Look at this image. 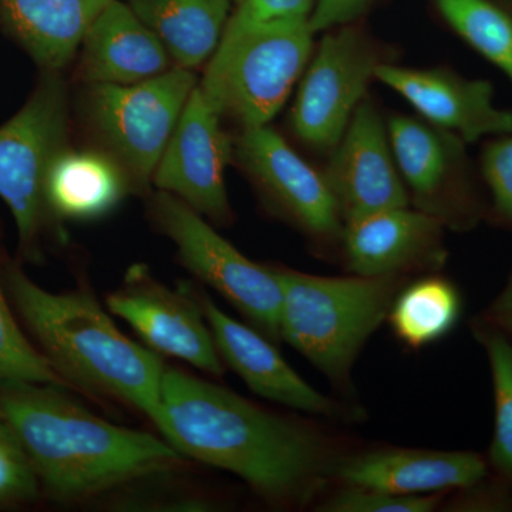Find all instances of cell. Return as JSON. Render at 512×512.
<instances>
[{"mask_svg":"<svg viewBox=\"0 0 512 512\" xmlns=\"http://www.w3.org/2000/svg\"><path fill=\"white\" fill-rule=\"evenodd\" d=\"M156 427L181 456L235 474L276 507L309 503L336 460L305 424L173 367H165Z\"/></svg>","mask_w":512,"mask_h":512,"instance_id":"cell-1","label":"cell"},{"mask_svg":"<svg viewBox=\"0 0 512 512\" xmlns=\"http://www.w3.org/2000/svg\"><path fill=\"white\" fill-rule=\"evenodd\" d=\"M0 413L18 434L43 490L59 503L109 494L184 464L167 440L101 419L60 384L0 380Z\"/></svg>","mask_w":512,"mask_h":512,"instance_id":"cell-2","label":"cell"},{"mask_svg":"<svg viewBox=\"0 0 512 512\" xmlns=\"http://www.w3.org/2000/svg\"><path fill=\"white\" fill-rule=\"evenodd\" d=\"M2 279L13 311L70 389L126 404L156 426L160 355L127 338L87 289L47 291L15 264L5 266Z\"/></svg>","mask_w":512,"mask_h":512,"instance_id":"cell-3","label":"cell"},{"mask_svg":"<svg viewBox=\"0 0 512 512\" xmlns=\"http://www.w3.org/2000/svg\"><path fill=\"white\" fill-rule=\"evenodd\" d=\"M274 271L282 289L281 340L333 382L349 384L360 350L389 316L402 276L328 278Z\"/></svg>","mask_w":512,"mask_h":512,"instance_id":"cell-4","label":"cell"},{"mask_svg":"<svg viewBox=\"0 0 512 512\" xmlns=\"http://www.w3.org/2000/svg\"><path fill=\"white\" fill-rule=\"evenodd\" d=\"M309 18L254 20L232 13L200 84L221 117L264 127L291 93L312 53Z\"/></svg>","mask_w":512,"mask_h":512,"instance_id":"cell-5","label":"cell"},{"mask_svg":"<svg viewBox=\"0 0 512 512\" xmlns=\"http://www.w3.org/2000/svg\"><path fill=\"white\" fill-rule=\"evenodd\" d=\"M158 231L173 241L181 264L227 299L269 339L281 340L282 289L272 266L255 264L183 201L158 191L150 201Z\"/></svg>","mask_w":512,"mask_h":512,"instance_id":"cell-6","label":"cell"},{"mask_svg":"<svg viewBox=\"0 0 512 512\" xmlns=\"http://www.w3.org/2000/svg\"><path fill=\"white\" fill-rule=\"evenodd\" d=\"M69 99L57 72H45L35 92L0 126V200L18 229L20 248L29 259L47 215L45 181L50 164L66 146Z\"/></svg>","mask_w":512,"mask_h":512,"instance_id":"cell-7","label":"cell"},{"mask_svg":"<svg viewBox=\"0 0 512 512\" xmlns=\"http://www.w3.org/2000/svg\"><path fill=\"white\" fill-rule=\"evenodd\" d=\"M197 79L191 70L175 67L134 84H90V124L130 177L133 187L146 188Z\"/></svg>","mask_w":512,"mask_h":512,"instance_id":"cell-8","label":"cell"},{"mask_svg":"<svg viewBox=\"0 0 512 512\" xmlns=\"http://www.w3.org/2000/svg\"><path fill=\"white\" fill-rule=\"evenodd\" d=\"M382 63L376 43L355 23L323 37L292 113L295 133L306 146L336 147Z\"/></svg>","mask_w":512,"mask_h":512,"instance_id":"cell-9","label":"cell"},{"mask_svg":"<svg viewBox=\"0 0 512 512\" xmlns=\"http://www.w3.org/2000/svg\"><path fill=\"white\" fill-rule=\"evenodd\" d=\"M106 305L157 355L183 360L211 376L224 375V362L191 284L178 282L170 289L147 266L134 265Z\"/></svg>","mask_w":512,"mask_h":512,"instance_id":"cell-10","label":"cell"},{"mask_svg":"<svg viewBox=\"0 0 512 512\" xmlns=\"http://www.w3.org/2000/svg\"><path fill=\"white\" fill-rule=\"evenodd\" d=\"M221 119L197 84L154 171L153 181L161 191L174 195L201 217L227 224L231 208L224 173L234 144L222 128Z\"/></svg>","mask_w":512,"mask_h":512,"instance_id":"cell-11","label":"cell"},{"mask_svg":"<svg viewBox=\"0 0 512 512\" xmlns=\"http://www.w3.org/2000/svg\"><path fill=\"white\" fill-rule=\"evenodd\" d=\"M239 164L296 227L316 239L342 237V217L323 174L289 147L274 130L247 128L235 141Z\"/></svg>","mask_w":512,"mask_h":512,"instance_id":"cell-12","label":"cell"},{"mask_svg":"<svg viewBox=\"0 0 512 512\" xmlns=\"http://www.w3.org/2000/svg\"><path fill=\"white\" fill-rule=\"evenodd\" d=\"M323 177L338 202L343 224L409 205L389 133L369 101L363 100L353 113L345 134L332 150Z\"/></svg>","mask_w":512,"mask_h":512,"instance_id":"cell-13","label":"cell"},{"mask_svg":"<svg viewBox=\"0 0 512 512\" xmlns=\"http://www.w3.org/2000/svg\"><path fill=\"white\" fill-rule=\"evenodd\" d=\"M376 79L403 96L434 126L464 143L512 133V110L500 109L488 80L466 79L447 69H409L382 63Z\"/></svg>","mask_w":512,"mask_h":512,"instance_id":"cell-14","label":"cell"},{"mask_svg":"<svg viewBox=\"0 0 512 512\" xmlns=\"http://www.w3.org/2000/svg\"><path fill=\"white\" fill-rule=\"evenodd\" d=\"M192 292L207 319L222 362L227 363L252 392L301 412L339 419L346 417L340 403L313 389L288 365L268 336L221 311L202 289L192 285Z\"/></svg>","mask_w":512,"mask_h":512,"instance_id":"cell-15","label":"cell"},{"mask_svg":"<svg viewBox=\"0 0 512 512\" xmlns=\"http://www.w3.org/2000/svg\"><path fill=\"white\" fill-rule=\"evenodd\" d=\"M446 222L429 211L389 208L343 225L342 241L350 271L360 276H392L441 265L446 258Z\"/></svg>","mask_w":512,"mask_h":512,"instance_id":"cell-16","label":"cell"},{"mask_svg":"<svg viewBox=\"0 0 512 512\" xmlns=\"http://www.w3.org/2000/svg\"><path fill=\"white\" fill-rule=\"evenodd\" d=\"M490 473L487 458L473 451L383 448L336 457L330 478L393 494L467 490Z\"/></svg>","mask_w":512,"mask_h":512,"instance_id":"cell-17","label":"cell"},{"mask_svg":"<svg viewBox=\"0 0 512 512\" xmlns=\"http://www.w3.org/2000/svg\"><path fill=\"white\" fill-rule=\"evenodd\" d=\"M387 133L399 173L417 198L439 201L440 195H450L471 227L480 217V207L464 174V141L407 116L390 119Z\"/></svg>","mask_w":512,"mask_h":512,"instance_id":"cell-18","label":"cell"},{"mask_svg":"<svg viewBox=\"0 0 512 512\" xmlns=\"http://www.w3.org/2000/svg\"><path fill=\"white\" fill-rule=\"evenodd\" d=\"M79 73L90 84H134L165 73L170 55L126 3L111 2L84 36Z\"/></svg>","mask_w":512,"mask_h":512,"instance_id":"cell-19","label":"cell"},{"mask_svg":"<svg viewBox=\"0 0 512 512\" xmlns=\"http://www.w3.org/2000/svg\"><path fill=\"white\" fill-rule=\"evenodd\" d=\"M114 0H0V20L45 72L76 55L87 30Z\"/></svg>","mask_w":512,"mask_h":512,"instance_id":"cell-20","label":"cell"},{"mask_svg":"<svg viewBox=\"0 0 512 512\" xmlns=\"http://www.w3.org/2000/svg\"><path fill=\"white\" fill-rule=\"evenodd\" d=\"M133 188L110 153L64 147L45 181L47 214L59 220L92 221L110 214Z\"/></svg>","mask_w":512,"mask_h":512,"instance_id":"cell-21","label":"cell"},{"mask_svg":"<svg viewBox=\"0 0 512 512\" xmlns=\"http://www.w3.org/2000/svg\"><path fill=\"white\" fill-rule=\"evenodd\" d=\"M128 6L188 70L215 52L231 18L229 0H128Z\"/></svg>","mask_w":512,"mask_h":512,"instance_id":"cell-22","label":"cell"},{"mask_svg":"<svg viewBox=\"0 0 512 512\" xmlns=\"http://www.w3.org/2000/svg\"><path fill=\"white\" fill-rule=\"evenodd\" d=\"M461 306L460 292L450 281L424 278L399 292L387 319L397 338L419 349L454 329Z\"/></svg>","mask_w":512,"mask_h":512,"instance_id":"cell-23","label":"cell"},{"mask_svg":"<svg viewBox=\"0 0 512 512\" xmlns=\"http://www.w3.org/2000/svg\"><path fill=\"white\" fill-rule=\"evenodd\" d=\"M436 6L447 25L512 83V2L436 0Z\"/></svg>","mask_w":512,"mask_h":512,"instance_id":"cell-24","label":"cell"},{"mask_svg":"<svg viewBox=\"0 0 512 512\" xmlns=\"http://www.w3.org/2000/svg\"><path fill=\"white\" fill-rule=\"evenodd\" d=\"M473 330L487 353L493 377L495 419L488 468L495 480L512 490V340L481 316Z\"/></svg>","mask_w":512,"mask_h":512,"instance_id":"cell-25","label":"cell"},{"mask_svg":"<svg viewBox=\"0 0 512 512\" xmlns=\"http://www.w3.org/2000/svg\"><path fill=\"white\" fill-rule=\"evenodd\" d=\"M0 380L53 383L67 386L35 343L20 329L0 278ZM70 389V387H69Z\"/></svg>","mask_w":512,"mask_h":512,"instance_id":"cell-26","label":"cell"},{"mask_svg":"<svg viewBox=\"0 0 512 512\" xmlns=\"http://www.w3.org/2000/svg\"><path fill=\"white\" fill-rule=\"evenodd\" d=\"M174 471V470H171ZM164 473L151 474L111 491L114 510L121 511H210L215 504L201 494L175 484H164Z\"/></svg>","mask_w":512,"mask_h":512,"instance_id":"cell-27","label":"cell"},{"mask_svg":"<svg viewBox=\"0 0 512 512\" xmlns=\"http://www.w3.org/2000/svg\"><path fill=\"white\" fill-rule=\"evenodd\" d=\"M40 488L18 434L0 413V510L32 503L39 497Z\"/></svg>","mask_w":512,"mask_h":512,"instance_id":"cell-28","label":"cell"},{"mask_svg":"<svg viewBox=\"0 0 512 512\" xmlns=\"http://www.w3.org/2000/svg\"><path fill=\"white\" fill-rule=\"evenodd\" d=\"M441 494H393L346 485L345 490L320 505L326 512H430L439 507Z\"/></svg>","mask_w":512,"mask_h":512,"instance_id":"cell-29","label":"cell"},{"mask_svg":"<svg viewBox=\"0 0 512 512\" xmlns=\"http://www.w3.org/2000/svg\"><path fill=\"white\" fill-rule=\"evenodd\" d=\"M495 220L512 229V133L491 138L480 157Z\"/></svg>","mask_w":512,"mask_h":512,"instance_id":"cell-30","label":"cell"},{"mask_svg":"<svg viewBox=\"0 0 512 512\" xmlns=\"http://www.w3.org/2000/svg\"><path fill=\"white\" fill-rule=\"evenodd\" d=\"M373 3L375 0H316L309 18L313 33L352 25Z\"/></svg>","mask_w":512,"mask_h":512,"instance_id":"cell-31","label":"cell"},{"mask_svg":"<svg viewBox=\"0 0 512 512\" xmlns=\"http://www.w3.org/2000/svg\"><path fill=\"white\" fill-rule=\"evenodd\" d=\"M316 0H235L239 16L254 20L311 18Z\"/></svg>","mask_w":512,"mask_h":512,"instance_id":"cell-32","label":"cell"},{"mask_svg":"<svg viewBox=\"0 0 512 512\" xmlns=\"http://www.w3.org/2000/svg\"><path fill=\"white\" fill-rule=\"evenodd\" d=\"M481 318L500 329L512 340V275L504 291L488 306Z\"/></svg>","mask_w":512,"mask_h":512,"instance_id":"cell-33","label":"cell"}]
</instances>
